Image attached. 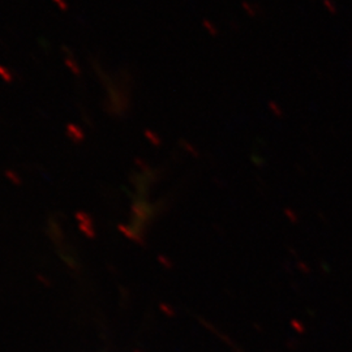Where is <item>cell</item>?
Instances as JSON below:
<instances>
[{
  "label": "cell",
  "mask_w": 352,
  "mask_h": 352,
  "mask_svg": "<svg viewBox=\"0 0 352 352\" xmlns=\"http://www.w3.org/2000/svg\"><path fill=\"white\" fill-rule=\"evenodd\" d=\"M65 135L68 139L75 141V142H81L85 139V132L76 124H68L65 126Z\"/></svg>",
  "instance_id": "6da1fadb"
},
{
  "label": "cell",
  "mask_w": 352,
  "mask_h": 352,
  "mask_svg": "<svg viewBox=\"0 0 352 352\" xmlns=\"http://www.w3.org/2000/svg\"><path fill=\"white\" fill-rule=\"evenodd\" d=\"M64 62H65V65L71 69V72H72L74 75L81 76V69H80L78 64L76 63V60L74 59L72 54H71V55H68V56L64 59Z\"/></svg>",
  "instance_id": "7a4b0ae2"
},
{
  "label": "cell",
  "mask_w": 352,
  "mask_h": 352,
  "mask_svg": "<svg viewBox=\"0 0 352 352\" xmlns=\"http://www.w3.org/2000/svg\"><path fill=\"white\" fill-rule=\"evenodd\" d=\"M0 78L8 84L13 82V74L4 65H0Z\"/></svg>",
  "instance_id": "3957f363"
},
{
  "label": "cell",
  "mask_w": 352,
  "mask_h": 352,
  "mask_svg": "<svg viewBox=\"0 0 352 352\" xmlns=\"http://www.w3.org/2000/svg\"><path fill=\"white\" fill-rule=\"evenodd\" d=\"M145 136H146V139L151 140L153 144H158V142H160L158 136H157L153 131H151V129H146V131H145Z\"/></svg>",
  "instance_id": "277c9868"
},
{
  "label": "cell",
  "mask_w": 352,
  "mask_h": 352,
  "mask_svg": "<svg viewBox=\"0 0 352 352\" xmlns=\"http://www.w3.org/2000/svg\"><path fill=\"white\" fill-rule=\"evenodd\" d=\"M54 3L59 7L60 11H68V3H67V0H54Z\"/></svg>",
  "instance_id": "5b68a950"
}]
</instances>
